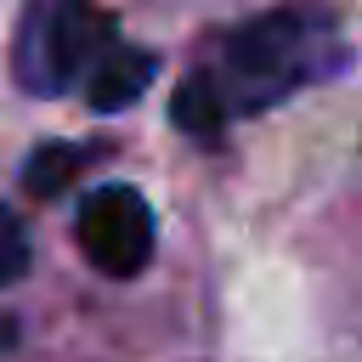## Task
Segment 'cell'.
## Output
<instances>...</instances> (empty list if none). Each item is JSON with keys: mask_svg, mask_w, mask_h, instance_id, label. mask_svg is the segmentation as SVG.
I'll use <instances>...</instances> for the list:
<instances>
[{"mask_svg": "<svg viewBox=\"0 0 362 362\" xmlns=\"http://www.w3.org/2000/svg\"><path fill=\"white\" fill-rule=\"evenodd\" d=\"M339 68V28L322 11H266L226 34L209 79L226 113H266Z\"/></svg>", "mask_w": 362, "mask_h": 362, "instance_id": "obj_1", "label": "cell"}, {"mask_svg": "<svg viewBox=\"0 0 362 362\" xmlns=\"http://www.w3.org/2000/svg\"><path fill=\"white\" fill-rule=\"evenodd\" d=\"M113 23L90 6V0H45L28 11L23 40H17V79L40 96L68 90L74 79H85L102 51L113 45Z\"/></svg>", "mask_w": 362, "mask_h": 362, "instance_id": "obj_2", "label": "cell"}, {"mask_svg": "<svg viewBox=\"0 0 362 362\" xmlns=\"http://www.w3.org/2000/svg\"><path fill=\"white\" fill-rule=\"evenodd\" d=\"M74 232H79L85 260H90L102 277H136V272L153 260V209H147V198H141L136 187H124V181L85 192Z\"/></svg>", "mask_w": 362, "mask_h": 362, "instance_id": "obj_3", "label": "cell"}, {"mask_svg": "<svg viewBox=\"0 0 362 362\" xmlns=\"http://www.w3.org/2000/svg\"><path fill=\"white\" fill-rule=\"evenodd\" d=\"M147 79H153V57L113 40V45L102 51V62L85 74V96H90L96 113H119V107H130V102L147 90Z\"/></svg>", "mask_w": 362, "mask_h": 362, "instance_id": "obj_4", "label": "cell"}, {"mask_svg": "<svg viewBox=\"0 0 362 362\" xmlns=\"http://www.w3.org/2000/svg\"><path fill=\"white\" fill-rule=\"evenodd\" d=\"M170 107H175V124H181V130H192V136H215V130L232 119L209 74H192V79L175 90V102H170Z\"/></svg>", "mask_w": 362, "mask_h": 362, "instance_id": "obj_5", "label": "cell"}, {"mask_svg": "<svg viewBox=\"0 0 362 362\" xmlns=\"http://www.w3.org/2000/svg\"><path fill=\"white\" fill-rule=\"evenodd\" d=\"M74 170H79V153H74V147H40V153L28 158V170H23V187H28L34 198H51V192L68 187Z\"/></svg>", "mask_w": 362, "mask_h": 362, "instance_id": "obj_6", "label": "cell"}, {"mask_svg": "<svg viewBox=\"0 0 362 362\" xmlns=\"http://www.w3.org/2000/svg\"><path fill=\"white\" fill-rule=\"evenodd\" d=\"M28 272V232L11 209H0V288H11Z\"/></svg>", "mask_w": 362, "mask_h": 362, "instance_id": "obj_7", "label": "cell"}]
</instances>
